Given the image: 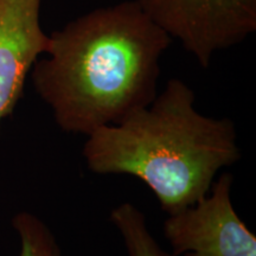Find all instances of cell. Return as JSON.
I'll use <instances>...</instances> for the list:
<instances>
[{"label": "cell", "instance_id": "obj_6", "mask_svg": "<svg viewBox=\"0 0 256 256\" xmlns=\"http://www.w3.org/2000/svg\"><path fill=\"white\" fill-rule=\"evenodd\" d=\"M110 222L122 236L130 256H174L150 232L145 215L133 204L124 203L110 212Z\"/></svg>", "mask_w": 256, "mask_h": 256}, {"label": "cell", "instance_id": "obj_3", "mask_svg": "<svg viewBox=\"0 0 256 256\" xmlns=\"http://www.w3.org/2000/svg\"><path fill=\"white\" fill-rule=\"evenodd\" d=\"M153 23L203 68L256 31V0H136Z\"/></svg>", "mask_w": 256, "mask_h": 256}, {"label": "cell", "instance_id": "obj_2", "mask_svg": "<svg viewBox=\"0 0 256 256\" xmlns=\"http://www.w3.org/2000/svg\"><path fill=\"white\" fill-rule=\"evenodd\" d=\"M194 92L171 78L152 104L88 136L83 156L96 174L139 178L168 215L206 197L220 168L241 158L229 119L194 108Z\"/></svg>", "mask_w": 256, "mask_h": 256}, {"label": "cell", "instance_id": "obj_7", "mask_svg": "<svg viewBox=\"0 0 256 256\" xmlns=\"http://www.w3.org/2000/svg\"><path fill=\"white\" fill-rule=\"evenodd\" d=\"M12 226L20 240L19 256H69L62 250L49 226L34 214L18 212Z\"/></svg>", "mask_w": 256, "mask_h": 256}, {"label": "cell", "instance_id": "obj_4", "mask_svg": "<svg viewBox=\"0 0 256 256\" xmlns=\"http://www.w3.org/2000/svg\"><path fill=\"white\" fill-rule=\"evenodd\" d=\"M232 174H224L212 192L194 206L171 214L164 235L179 256H256V238L234 210Z\"/></svg>", "mask_w": 256, "mask_h": 256}, {"label": "cell", "instance_id": "obj_1", "mask_svg": "<svg viewBox=\"0 0 256 256\" xmlns=\"http://www.w3.org/2000/svg\"><path fill=\"white\" fill-rule=\"evenodd\" d=\"M171 42L136 0L95 8L49 34L32 83L60 130L89 136L152 104Z\"/></svg>", "mask_w": 256, "mask_h": 256}, {"label": "cell", "instance_id": "obj_5", "mask_svg": "<svg viewBox=\"0 0 256 256\" xmlns=\"http://www.w3.org/2000/svg\"><path fill=\"white\" fill-rule=\"evenodd\" d=\"M42 0H0V124L14 113L32 66L48 46Z\"/></svg>", "mask_w": 256, "mask_h": 256}]
</instances>
